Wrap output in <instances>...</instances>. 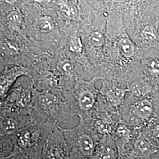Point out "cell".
Returning <instances> with one entry per match:
<instances>
[{"instance_id": "6da1fadb", "label": "cell", "mask_w": 159, "mask_h": 159, "mask_svg": "<svg viewBox=\"0 0 159 159\" xmlns=\"http://www.w3.org/2000/svg\"><path fill=\"white\" fill-rule=\"evenodd\" d=\"M24 74L23 69L18 67L6 68L0 75V100L6 96L16 80Z\"/></svg>"}, {"instance_id": "7a4b0ae2", "label": "cell", "mask_w": 159, "mask_h": 159, "mask_svg": "<svg viewBox=\"0 0 159 159\" xmlns=\"http://www.w3.org/2000/svg\"><path fill=\"white\" fill-rule=\"evenodd\" d=\"M98 79H94L89 83V86L80 93L79 102L80 108L84 111L90 110L93 107L96 98L97 93L94 85Z\"/></svg>"}, {"instance_id": "3957f363", "label": "cell", "mask_w": 159, "mask_h": 159, "mask_svg": "<svg viewBox=\"0 0 159 159\" xmlns=\"http://www.w3.org/2000/svg\"><path fill=\"white\" fill-rule=\"evenodd\" d=\"M119 153L116 146L103 141L97 146L94 159H119Z\"/></svg>"}, {"instance_id": "277c9868", "label": "cell", "mask_w": 159, "mask_h": 159, "mask_svg": "<svg viewBox=\"0 0 159 159\" xmlns=\"http://www.w3.org/2000/svg\"><path fill=\"white\" fill-rule=\"evenodd\" d=\"M143 44L148 47L159 48V34L156 25H148L141 32Z\"/></svg>"}, {"instance_id": "5b68a950", "label": "cell", "mask_w": 159, "mask_h": 159, "mask_svg": "<svg viewBox=\"0 0 159 159\" xmlns=\"http://www.w3.org/2000/svg\"><path fill=\"white\" fill-rule=\"evenodd\" d=\"M133 111L140 119L147 120L149 119L153 114V106L148 100H140L134 104Z\"/></svg>"}, {"instance_id": "8992f818", "label": "cell", "mask_w": 159, "mask_h": 159, "mask_svg": "<svg viewBox=\"0 0 159 159\" xmlns=\"http://www.w3.org/2000/svg\"><path fill=\"white\" fill-rule=\"evenodd\" d=\"M102 93L111 102L118 104L123 100L125 96L126 90L117 87H110L104 84L102 86Z\"/></svg>"}, {"instance_id": "52a82bcc", "label": "cell", "mask_w": 159, "mask_h": 159, "mask_svg": "<svg viewBox=\"0 0 159 159\" xmlns=\"http://www.w3.org/2000/svg\"><path fill=\"white\" fill-rule=\"evenodd\" d=\"M154 152L152 144L145 139H139L134 145V154L136 157H146Z\"/></svg>"}, {"instance_id": "ba28073f", "label": "cell", "mask_w": 159, "mask_h": 159, "mask_svg": "<svg viewBox=\"0 0 159 159\" xmlns=\"http://www.w3.org/2000/svg\"><path fill=\"white\" fill-rule=\"evenodd\" d=\"M120 52L126 59L133 57L135 52V47L130 39L123 37L120 39L118 44Z\"/></svg>"}, {"instance_id": "9c48e42d", "label": "cell", "mask_w": 159, "mask_h": 159, "mask_svg": "<svg viewBox=\"0 0 159 159\" xmlns=\"http://www.w3.org/2000/svg\"><path fill=\"white\" fill-rule=\"evenodd\" d=\"M144 64L148 73L156 77H159V60L150 58L145 61Z\"/></svg>"}, {"instance_id": "30bf717a", "label": "cell", "mask_w": 159, "mask_h": 159, "mask_svg": "<svg viewBox=\"0 0 159 159\" xmlns=\"http://www.w3.org/2000/svg\"><path fill=\"white\" fill-rule=\"evenodd\" d=\"M89 41L92 46L96 48L102 47L105 43L104 36L100 31H94L89 37Z\"/></svg>"}, {"instance_id": "8fae6325", "label": "cell", "mask_w": 159, "mask_h": 159, "mask_svg": "<svg viewBox=\"0 0 159 159\" xmlns=\"http://www.w3.org/2000/svg\"><path fill=\"white\" fill-rule=\"evenodd\" d=\"M2 131L7 134H11L17 130L18 124L15 120L12 119H5L1 125Z\"/></svg>"}, {"instance_id": "7c38bea8", "label": "cell", "mask_w": 159, "mask_h": 159, "mask_svg": "<svg viewBox=\"0 0 159 159\" xmlns=\"http://www.w3.org/2000/svg\"><path fill=\"white\" fill-rule=\"evenodd\" d=\"M40 101L41 106L48 109L53 108L57 104V98L51 94L42 96L40 97Z\"/></svg>"}, {"instance_id": "4fadbf2b", "label": "cell", "mask_w": 159, "mask_h": 159, "mask_svg": "<svg viewBox=\"0 0 159 159\" xmlns=\"http://www.w3.org/2000/svg\"><path fill=\"white\" fill-rule=\"evenodd\" d=\"M95 126L98 132L104 135L110 133L112 130L111 125L102 120L97 121Z\"/></svg>"}, {"instance_id": "5bb4252c", "label": "cell", "mask_w": 159, "mask_h": 159, "mask_svg": "<svg viewBox=\"0 0 159 159\" xmlns=\"http://www.w3.org/2000/svg\"><path fill=\"white\" fill-rule=\"evenodd\" d=\"M31 94L28 91H23L17 100V105L20 107H25L30 101Z\"/></svg>"}, {"instance_id": "9a60e30c", "label": "cell", "mask_w": 159, "mask_h": 159, "mask_svg": "<svg viewBox=\"0 0 159 159\" xmlns=\"http://www.w3.org/2000/svg\"><path fill=\"white\" fill-rule=\"evenodd\" d=\"M129 129L124 125H120L116 131L117 136L121 139H127L129 136Z\"/></svg>"}, {"instance_id": "2e32d148", "label": "cell", "mask_w": 159, "mask_h": 159, "mask_svg": "<svg viewBox=\"0 0 159 159\" xmlns=\"http://www.w3.org/2000/svg\"><path fill=\"white\" fill-rule=\"evenodd\" d=\"M143 88L141 84L138 83L132 84L131 87V91L135 96H141L143 94Z\"/></svg>"}, {"instance_id": "e0dca14e", "label": "cell", "mask_w": 159, "mask_h": 159, "mask_svg": "<svg viewBox=\"0 0 159 159\" xmlns=\"http://www.w3.org/2000/svg\"><path fill=\"white\" fill-rule=\"evenodd\" d=\"M73 48L74 51L77 52H81L82 50L83 45L81 43V41L80 38H76L73 41Z\"/></svg>"}, {"instance_id": "ac0fdd59", "label": "cell", "mask_w": 159, "mask_h": 159, "mask_svg": "<svg viewBox=\"0 0 159 159\" xmlns=\"http://www.w3.org/2000/svg\"><path fill=\"white\" fill-rule=\"evenodd\" d=\"M152 136L154 140L157 143L159 144V125H156L154 128L152 133Z\"/></svg>"}, {"instance_id": "d6986e66", "label": "cell", "mask_w": 159, "mask_h": 159, "mask_svg": "<svg viewBox=\"0 0 159 159\" xmlns=\"http://www.w3.org/2000/svg\"><path fill=\"white\" fill-rule=\"evenodd\" d=\"M63 69L66 72L70 71L73 69V65L71 63H66L63 66Z\"/></svg>"}, {"instance_id": "ffe728a7", "label": "cell", "mask_w": 159, "mask_h": 159, "mask_svg": "<svg viewBox=\"0 0 159 159\" xmlns=\"http://www.w3.org/2000/svg\"><path fill=\"white\" fill-rule=\"evenodd\" d=\"M126 1H133V0H126Z\"/></svg>"}, {"instance_id": "44dd1931", "label": "cell", "mask_w": 159, "mask_h": 159, "mask_svg": "<svg viewBox=\"0 0 159 159\" xmlns=\"http://www.w3.org/2000/svg\"><path fill=\"white\" fill-rule=\"evenodd\" d=\"M93 1H98V0H93Z\"/></svg>"}]
</instances>
